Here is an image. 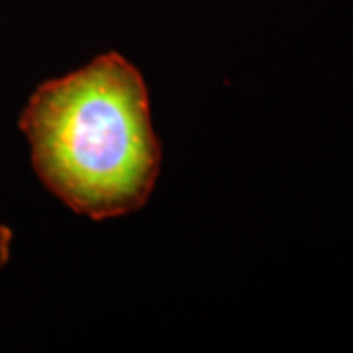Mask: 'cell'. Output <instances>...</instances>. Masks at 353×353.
Listing matches in <instances>:
<instances>
[{
    "label": "cell",
    "mask_w": 353,
    "mask_h": 353,
    "mask_svg": "<svg viewBox=\"0 0 353 353\" xmlns=\"http://www.w3.org/2000/svg\"><path fill=\"white\" fill-rule=\"evenodd\" d=\"M12 230L4 224H0V275L4 271V267L10 261V253H12Z\"/></svg>",
    "instance_id": "obj_2"
},
{
    "label": "cell",
    "mask_w": 353,
    "mask_h": 353,
    "mask_svg": "<svg viewBox=\"0 0 353 353\" xmlns=\"http://www.w3.org/2000/svg\"><path fill=\"white\" fill-rule=\"evenodd\" d=\"M18 126L41 185L94 222L139 210L155 189L161 143L139 69L108 51L41 83Z\"/></svg>",
    "instance_id": "obj_1"
}]
</instances>
